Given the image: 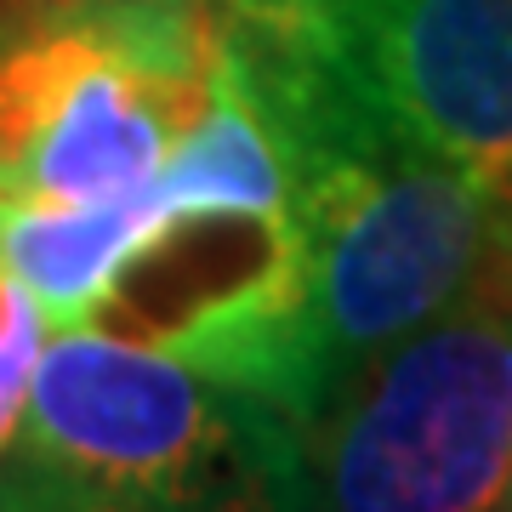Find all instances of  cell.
<instances>
[{
	"mask_svg": "<svg viewBox=\"0 0 512 512\" xmlns=\"http://www.w3.org/2000/svg\"><path fill=\"white\" fill-rule=\"evenodd\" d=\"M217 69V0H6L0 205H92L154 183Z\"/></svg>",
	"mask_w": 512,
	"mask_h": 512,
	"instance_id": "obj_1",
	"label": "cell"
},
{
	"mask_svg": "<svg viewBox=\"0 0 512 512\" xmlns=\"http://www.w3.org/2000/svg\"><path fill=\"white\" fill-rule=\"evenodd\" d=\"M12 456L131 512H308L274 399L97 325L46 336Z\"/></svg>",
	"mask_w": 512,
	"mask_h": 512,
	"instance_id": "obj_2",
	"label": "cell"
},
{
	"mask_svg": "<svg viewBox=\"0 0 512 512\" xmlns=\"http://www.w3.org/2000/svg\"><path fill=\"white\" fill-rule=\"evenodd\" d=\"M308 512H512V274L302 421Z\"/></svg>",
	"mask_w": 512,
	"mask_h": 512,
	"instance_id": "obj_3",
	"label": "cell"
},
{
	"mask_svg": "<svg viewBox=\"0 0 512 512\" xmlns=\"http://www.w3.org/2000/svg\"><path fill=\"white\" fill-rule=\"evenodd\" d=\"M387 137L512 211V0H262Z\"/></svg>",
	"mask_w": 512,
	"mask_h": 512,
	"instance_id": "obj_4",
	"label": "cell"
},
{
	"mask_svg": "<svg viewBox=\"0 0 512 512\" xmlns=\"http://www.w3.org/2000/svg\"><path fill=\"white\" fill-rule=\"evenodd\" d=\"M154 183L92 205H0V256L52 330L97 325L148 234Z\"/></svg>",
	"mask_w": 512,
	"mask_h": 512,
	"instance_id": "obj_5",
	"label": "cell"
},
{
	"mask_svg": "<svg viewBox=\"0 0 512 512\" xmlns=\"http://www.w3.org/2000/svg\"><path fill=\"white\" fill-rule=\"evenodd\" d=\"M46 336H52V325L40 319V308L0 256V461L12 456V444L23 433V410H29V387H35Z\"/></svg>",
	"mask_w": 512,
	"mask_h": 512,
	"instance_id": "obj_6",
	"label": "cell"
},
{
	"mask_svg": "<svg viewBox=\"0 0 512 512\" xmlns=\"http://www.w3.org/2000/svg\"><path fill=\"white\" fill-rule=\"evenodd\" d=\"M0 512H131L109 495L86 490L74 478L52 473V467H35L23 456L0 461Z\"/></svg>",
	"mask_w": 512,
	"mask_h": 512,
	"instance_id": "obj_7",
	"label": "cell"
}]
</instances>
